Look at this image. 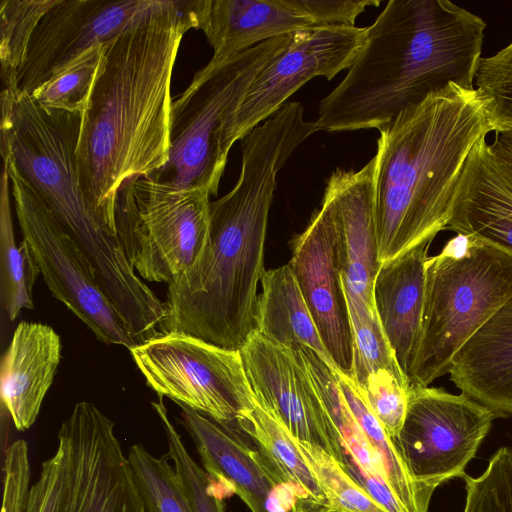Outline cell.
Returning <instances> with one entry per match:
<instances>
[{"label": "cell", "mask_w": 512, "mask_h": 512, "mask_svg": "<svg viewBox=\"0 0 512 512\" xmlns=\"http://www.w3.org/2000/svg\"><path fill=\"white\" fill-rule=\"evenodd\" d=\"M298 101L287 102L241 139L236 185L210 203L206 244L195 263L168 284L162 333L188 334L241 350L256 331L257 287L277 173L317 132Z\"/></svg>", "instance_id": "cell-1"}, {"label": "cell", "mask_w": 512, "mask_h": 512, "mask_svg": "<svg viewBox=\"0 0 512 512\" xmlns=\"http://www.w3.org/2000/svg\"><path fill=\"white\" fill-rule=\"evenodd\" d=\"M196 0L161 5L103 42V58L81 119L76 147L80 185L116 232L122 184L150 176L170 154L171 77L184 34L198 28Z\"/></svg>", "instance_id": "cell-2"}, {"label": "cell", "mask_w": 512, "mask_h": 512, "mask_svg": "<svg viewBox=\"0 0 512 512\" xmlns=\"http://www.w3.org/2000/svg\"><path fill=\"white\" fill-rule=\"evenodd\" d=\"M485 21L449 0H390L343 80L319 103L318 131L380 129L430 94L474 89Z\"/></svg>", "instance_id": "cell-3"}, {"label": "cell", "mask_w": 512, "mask_h": 512, "mask_svg": "<svg viewBox=\"0 0 512 512\" xmlns=\"http://www.w3.org/2000/svg\"><path fill=\"white\" fill-rule=\"evenodd\" d=\"M490 132L482 97L456 84L379 129L373 193L381 264L446 230L467 162Z\"/></svg>", "instance_id": "cell-4"}, {"label": "cell", "mask_w": 512, "mask_h": 512, "mask_svg": "<svg viewBox=\"0 0 512 512\" xmlns=\"http://www.w3.org/2000/svg\"><path fill=\"white\" fill-rule=\"evenodd\" d=\"M0 150L52 210L95 270L125 318L143 311L155 293L136 274L117 233L96 214L82 191L76 147L82 115L46 110L19 90L2 89Z\"/></svg>", "instance_id": "cell-5"}, {"label": "cell", "mask_w": 512, "mask_h": 512, "mask_svg": "<svg viewBox=\"0 0 512 512\" xmlns=\"http://www.w3.org/2000/svg\"><path fill=\"white\" fill-rule=\"evenodd\" d=\"M512 296V255L456 234L428 257L418 348L409 387H427L448 373L467 340Z\"/></svg>", "instance_id": "cell-6"}, {"label": "cell", "mask_w": 512, "mask_h": 512, "mask_svg": "<svg viewBox=\"0 0 512 512\" xmlns=\"http://www.w3.org/2000/svg\"><path fill=\"white\" fill-rule=\"evenodd\" d=\"M293 32L222 60L211 59L172 101L170 154L151 175L179 188L198 187L215 196L232 147L235 116L264 66L292 40Z\"/></svg>", "instance_id": "cell-7"}, {"label": "cell", "mask_w": 512, "mask_h": 512, "mask_svg": "<svg viewBox=\"0 0 512 512\" xmlns=\"http://www.w3.org/2000/svg\"><path fill=\"white\" fill-rule=\"evenodd\" d=\"M210 195L154 176L126 180L115 202V227L134 270L144 280L170 283L202 252L210 224Z\"/></svg>", "instance_id": "cell-8"}, {"label": "cell", "mask_w": 512, "mask_h": 512, "mask_svg": "<svg viewBox=\"0 0 512 512\" xmlns=\"http://www.w3.org/2000/svg\"><path fill=\"white\" fill-rule=\"evenodd\" d=\"M11 195L23 239L29 244L51 294L102 343L137 345L130 329L103 291L95 270L63 230L52 210L18 172L9 156Z\"/></svg>", "instance_id": "cell-9"}, {"label": "cell", "mask_w": 512, "mask_h": 512, "mask_svg": "<svg viewBox=\"0 0 512 512\" xmlns=\"http://www.w3.org/2000/svg\"><path fill=\"white\" fill-rule=\"evenodd\" d=\"M129 351L159 397L166 396L217 422L236 425L238 416L255 404L240 350L169 332Z\"/></svg>", "instance_id": "cell-10"}, {"label": "cell", "mask_w": 512, "mask_h": 512, "mask_svg": "<svg viewBox=\"0 0 512 512\" xmlns=\"http://www.w3.org/2000/svg\"><path fill=\"white\" fill-rule=\"evenodd\" d=\"M497 416L469 396L411 386L406 417L393 442L415 480L433 488L466 476Z\"/></svg>", "instance_id": "cell-11"}, {"label": "cell", "mask_w": 512, "mask_h": 512, "mask_svg": "<svg viewBox=\"0 0 512 512\" xmlns=\"http://www.w3.org/2000/svg\"><path fill=\"white\" fill-rule=\"evenodd\" d=\"M115 424L93 403L80 401L58 432L66 471L58 512H146Z\"/></svg>", "instance_id": "cell-12"}, {"label": "cell", "mask_w": 512, "mask_h": 512, "mask_svg": "<svg viewBox=\"0 0 512 512\" xmlns=\"http://www.w3.org/2000/svg\"><path fill=\"white\" fill-rule=\"evenodd\" d=\"M288 265L335 367L352 378L354 341L341 277L339 212L329 186L306 229L293 239Z\"/></svg>", "instance_id": "cell-13"}, {"label": "cell", "mask_w": 512, "mask_h": 512, "mask_svg": "<svg viewBox=\"0 0 512 512\" xmlns=\"http://www.w3.org/2000/svg\"><path fill=\"white\" fill-rule=\"evenodd\" d=\"M367 27L311 26L293 32L291 42L257 74L235 116L232 145L264 122L305 83L333 79L360 52Z\"/></svg>", "instance_id": "cell-14"}, {"label": "cell", "mask_w": 512, "mask_h": 512, "mask_svg": "<svg viewBox=\"0 0 512 512\" xmlns=\"http://www.w3.org/2000/svg\"><path fill=\"white\" fill-rule=\"evenodd\" d=\"M240 353L257 404L293 437L318 446L342 465L337 431L298 345L280 344L255 331Z\"/></svg>", "instance_id": "cell-15"}, {"label": "cell", "mask_w": 512, "mask_h": 512, "mask_svg": "<svg viewBox=\"0 0 512 512\" xmlns=\"http://www.w3.org/2000/svg\"><path fill=\"white\" fill-rule=\"evenodd\" d=\"M162 0H58L38 23L17 89L30 94L90 47L157 9Z\"/></svg>", "instance_id": "cell-16"}, {"label": "cell", "mask_w": 512, "mask_h": 512, "mask_svg": "<svg viewBox=\"0 0 512 512\" xmlns=\"http://www.w3.org/2000/svg\"><path fill=\"white\" fill-rule=\"evenodd\" d=\"M178 406L181 422L208 475L236 494L251 512H280L275 496L286 486L249 437L236 425L217 422L183 404Z\"/></svg>", "instance_id": "cell-17"}, {"label": "cell", "mask_w": 512, "mask_h": 512, "mask_svg": "<svg viewBox=\"0 0 512 512\" xmlns=\"http://www.w3.org/2000/svg\"><path fill=\"white\" fill-rule=\"evenodd\" d=\"M374 159L361 169L336 170L326 185L340 221L341 277L348 310L376 313L373 286L381 262L374 222Z\"/></svg>", "instance_id": "cell-18"}, {"label": "cell", "mask_w": 512, "mask_h": 512, "mask_svg": "<svg viewBox=\"0 0 512 512\" xmlns=\"http://www.w3.org/2000/svg\"><path fill=\"white\" fill-rule=\"evenodd\" d=\"M446 230L473 236L512 255V170L486 140L467 162Z\"/></svg>", "instance_id": "cell-19"}, {"label": "cell", "mask_w": 512, "mask_h": 512, "mask_svg": "<svg viewBox=\"0 0 512 512\" xmlns=\"http://www.w3.org/2000/svg\"><path fill=\"white\" fill-rule=\"evenodd\" d=\"M448 373L497 417L512 414V296L459 349Z\"/></svg>", "instance_id": "cell-20"}, {"label": "cell", "mask_w": 512, "mask_h": 512, "mask_svg": "<svg viewBox=\"0 0 512 512\" xmlns=\"http://www.w3.org/2000/svg\"><path fill=\"white\" fill-rule=\"evenodd\" d=\"M431 243L424 242L382 263L374 280L375 310L407 381L420 338L425 266Z\"/></svg>", "instance_id": "cell-21"}, {"label": "cell", "mask_w": 512, "mask_h": 512, "mask_svg": "<svg viewBox=\"0 0 512 512\" xmlns=\"http://www.w3.org/2000/svg\"><path fill=\"white\" fill-rule=\"evenodd\" d=\"M61 340L43 323L21 321L1 364V395L14 426L29 429L52 385L61 359Z\"/></svg>", "instance_id": "cell-22"}, {"label": "cell", "mask_w": 512, "mask_h": 512, "mask_svg": "<svg viewBox=\"0 0 512 512\" xmlns=\"http://www.w3.org/2000/svg\"><path fill=\"white\" fill-rule=\"evenodd\" d=\"M196 18L216 61L316 26L292 0H196Z\"/></svg>", "instance_id": "cell-23"}, {"label": "cell", "mask_w": 512, "mask_h": 512, "mask_svg": "<svg viewBox=\"0 0 512 512\" xmlns=\"http://www.w3.org/2000/svg\"><path fill=\"white\" fill-rule=\"evenodd\" d=\"M298 347L337 431L342 466L388 512H404L393 493L386 464L364 435L347 405L334 371L313 350L304 346Z\"/></svg>", "instance_id": "cell-24"}, {"label": "cell", "mask_w": 512, "mask_h": 512, "mask_svg": "<svg viewBox=\"0 0 512 512\" xmlns=\"http://www.w3.org/2000/svg\"><path fill=\"white\" fill-rule=\"evenodd\" d=\"M255 321L256 331L284 345L313 350L338 371L329 355L289 265L265 270L261 278Z\"/></svg>", "instance_id": "cell-25"}, {"label": "cell", "mask_w": 512, "mask_h": 512, "mask_svg": "<svg viewBox=\"0 0 512 512\" xmlns=\"http://www.w3.org/2000/svg\"><path fill=\"white\" fill-rule=\"evenodd\" d=\"M236 426L249 437L297 502L327 505L326 495L293 436L256 401L238 416Z\"/></svg>", "instance_id": "cell-26"}, {"label": "cell", "mask_w": 512, "mask_h": 512, "mask_svg": "<svg viewBox=\"0 0 512 512\" xmlns=\"http://www.w3.org/2000/svg\"><path fill=\"white\" fill-rule=\"evenodd\" d=\"M10 180L3 162L0 181V262L2 300L10 320L22 309H33L32 290L40 273L29 244L23 239L16 245L10 209Z\"/></svg>", "instance_id": "cell-27"}, {"label": "cell", "mask_w": 512, "mask_h": 512, "mask_svg": "<svg viewBox=\"0 0 512 512\" xmlns=\"http://www.w3.org/2000/svg\"><path fill=\"white\" fill-rule=\"evenodd\" d=\"M58 0L0 1V64L3 89L18 90L33 33Z\"/></svg>", "instance_id": "cell-28"}, {"label": "cell", "mask_w": 512, "mask_h": 512, "mask_svg": "<svg viewBox=\"0 0 512 512\" xmlns=\"http://www.w3.org/2000/svg\"><path fill=\"white\" fill-rule=\"evenodd\" d=\"M103 58L96 44L52 74L29 95L43 109L83 115Z\"/></svg>", "instance_id": "cell-29"}, {"label": "cell", "mask_w": 512, "mask_h": 512, "mask_svg": "<svg viewBox=\"0 0 512 512\" xmlns=\"http://www.w3.org/2000/svg\"><path fill=\"white\" fill-rule=\"evenodd\" d=\"M127 457L146 512H194L167 454L156 457L134 444Z\"/></svg>", "instance_id": "cell-30"}, {"label": "cell", "mask_w": 512, "mask_h": 512, "mask_svg": "<svg viewBox=\"0 0 512 512\" xmlns=\"http://www.w3.org/2000/svg\"><path fill=\"white\" fill-rule=\"evenodd\" d=\"M293 440L324 491L330 508L340 512H388L353 479L335 457L318 446L295 437Z\"/></svg>", "instance_id": "cell-31"}, {"label": "cell", "mask_w": 512, "mask_h": 512, "mask_svg": "<svg viewBox=\"0 0 512 512\" xmlns=\"http://www.w3.org/2000/svg\"><path fill=\"white\" fill-rule=\"evenodd\" d=\"M152 407L165 431L168 444L167 455L173 463L194 512H225L223 495L217 489L213 479L187 451L180 434L168 417L163 397H159L157 402H152Z\"/></svg>", "instance_id": "cell-32"}, {"label": "cell", "mask_w": 512, "mask_h": 512, "mask_svg": "<svg viewBox=\"0 0 512 512\" xmlns=\"http://www.w3.org/2000/svg\"><path fill=\"white\" fill-rule=\"evenodd\" d=\"M474 86L484 100L492 132L512 130V40L481 59Z\"/></svg>", "instance_id": "cell-33"}, {"label": "cell", "mask_w": 512, "mask_h": 512, "mask_svg": "<svg viewBox=\"0 0 512 512\" xmlns=\"http://www.w3.org/2000/svg\"><path fill=\"white\" fill-rule=\"evenodd\" d=\"M463 512H512V447H502L478 477L466 475Z\"/></svg>", "instance_id": "cell-34"}, {"label": "cell", "mask_w": 512, "mask_h": 512, "mask_svg": "<svg viewBox=\"0 0 512 512\" xmlns=\"http://www.w3.org/2000/svg\"><path fill=\"white\" fill-rule=\"evenodd\" d=\"M349 315L354 341V366L350 379L357 387L361 388L368 375L379 369H388L405 377L384 334L378 315L364 312H352Z\"/></svg>", "instance_id": "cell-35"}, {"label": "cell", "mask_w": 512, "mask_h": 512, "mask_svg": "<svg viewBox=\"0 0 512 512\" xmlns=\"http://www.w3.org/2000/svg\"><path fill=\"white\" fill-rule=\"evenodd\" d=\"M358 389L388 435L392 439L395 438L403 426L407 413V379L391 370L379 369L369 374L364 385Z\"/></svg>", "instance_id": "cell-36"}, {"label": "cell", "mask_w": 512, "mask_h": 512, "mask_svg": "<svg viewBox=\"0 0 512 512\" xmlns=\"http://www.w3.org/2000/svg\"><path fill=\"white\" fill-rule=\"evenodd\" d=\"M1 512H25L31 477L27 443L19 439L5 452Z\"/></svg>", "instance_id": "cell-37"}, {"label": "cell", "mask_w": 512, "mask_h": 512, "mask_svg": "<svg viewBox=\"0 0 512 512\" xmlns=\"http://www.w3.org/2000/svg\"><path fill=\"white\" fill-rule=\"evenodd\" d=\"M66 453L58 443L55 454L42 463L37 481L30 487L25 512H58L65 481Z\"/></svg>", "instance_id": "cell-38"}, {"label": "cell", "mask_w": 512, "mask_h": 512, "mask_svg": "<svg viewBox=\"0 0 512 512\" xmlns=\"http://www.w3.org/2000/svg\"><path fill=\"white\" fill-rule=\"evenodd\" d=\"M318 26H356L357 17L378 0H292Z\"/></svg>", "instance_id": "cell-39"}, {"label": "cell", "mask_w": 512, "mask_h": 512, "mask_svg": "<svg viewBox=\"0 0 512 512\" xmlns=\"http://www.w3.org/2000/svg\"><path fill=\"white\" fill-rule=\"evenodd\" d=\"M290 512H340L330 508L328 505L313 503H296Z\"/></svg>", "instance_id": "cell-40"}, {"label": "cell", "mask_w": 512, "mask_h": 512, "mask_svg": "<svg viewBox=\"0 0 512 512\" xmlns=\"http://www.w3.org/2000/svg\"><path fill=\"white\" fill-rule=\"evenodd\" d=\"M490 146L495 155L512 170V150L495 141Z\"/></svg>", "instance_id": "cell-41"}, {"label": "cell", "mask_w": 512, "mask_h": 512, "mask_svg": "<svg viewBox=\"0 0 512 512\" xmlns=\"http://www.w3.org/2000/svg\"><path fill=\"white\" fill-rule=\"evenodd\" d=\"M494 141L512 150V130L495 133Z\"/></svg>", "instance_id": "cell-42"}]
</instances>
